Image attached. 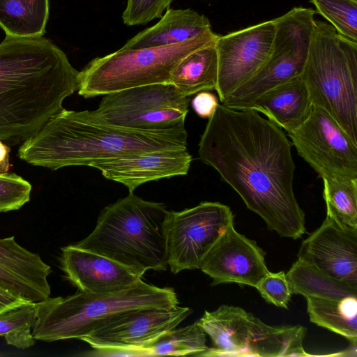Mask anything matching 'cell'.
Instances as JSON below:
<instances>
[{
    "label": "cell",
    "instance_id": "1",
    "mask_svg": "<svg viewBox=\"0 0 357 357\" xmlns=\"http://www.w3.org/2000/svg\"><path fill=\"white\" fill-rule=\"evenodd\" d=\"M291 147L282 129L259 112L219 104L198 153L268 229L296 240L305 233V218L293 190Z\"/></svg>",
    "mask_w": 357,
    "mask_h": 357
},
{
    "label": "cell",
    "instance_id": "2",
    "mask_svg": "<svg viewBox=\"0 0 357 357\" xmlns=\"http://www.w3.org/2000/svg\"><path fill=\"white\" fill-rule=\"evenodd\" d=\"M79 88V71L50 40L6 36L0 43V139L33 136Z\"/></svg>",
    "mask_w": 357,
    "mask_h": 357
},
{
    "label": "cell",
    "instance_id": "3",
    "mask_svg": "<svg viewBox=\"0 0 357 357\" xmlns=\"http://www.w3.org/2000/svg\"><path fill=\"white\" fill-rule=\"evenodd\" d=\"M185 128L146 131L107 123L90 110L63 109L18 149L26 162L52 170L169 149L187 148Z\"/></svg>",
    "mask_w": 357,
    "mask_h": 357
},
{
    "label": "cell",
    "instance_id": "4",
    "mask_svg": "<svg viewBox=\"0 0 357 357\" xmlns=\"http://www.w3.org/2000/svg\"><path fill=\"white\" fill-rule=\"evenodd\" d=\"M169 214L165 204L129 192L105 207L93 231L73 245L109 258L142 277L149 270L165 271Z\"/></svg>",
    "mask_w": 357,
    "mask_h": 357
},
{
    "label": "cell",
    "instance_id": "5",
    "mask_svg": "<svg viewBox=\"0 0 357 357\" xmlns=\"http://www.w3.org/2000/svg\"><path fill=\"white\" fill-rule=\"evenodd\" d=\"M171 287H158L139 280L132 287L111 293L78 290L66 297L50 296L36 303L35 340L53 342L80 339L119 315L145 308L172 310L178 306Z\"/></svg>",
    "mask_w": 357,
    "mask_h": 357
},
{
    "label": "cell",
    "instance_id": "6",
    "mask_svg": "<svg viewBox=\"0 0 357 357\" xmlns=\"http://www.w3.org/2000/svg\"><path fill=\"white\" fill-rule=\"evenodd\" d=\"M301 78L313 107L328 113L357 144V43L314 20Z\"/></svg>",
    "mask_w": 357,
    "mask_h": 357
},
{
    "label": "cell",
    "instance_id": "7",
    "mask_svg": "<svg viewBox=\"0 0 357 357\" xmlns=\"http://www.w3.org/2000/svg\"><path fill=\"white\" fill-rule=\"evenodd\" d=\"M211 29L184 42L137 50L121 48L91 60L79 71L78 94L85 98L133 87L169 83L172 73L188 54L216 41Z\"/></svg>",
    "mask_w": 357,
    "mask_h": 357
},
{
    "label": "cell",
    "instance_id": "8",
    "mask_svg": "<svg viewBox=\"0 0 357 357\" xmlns=\"http://www.w3.org/2000/svg\"><path fill=\"white\" fill-rule=\"evenodd\" d=\"M197 323L213 344L200 356H296L302 347L299 325L269 326L240 307L206 310Z\"/></svg>",
    "mask_w": 357,
    "mask_h": 357
},
{
    "label": "cell",
    "instance_id": "9",
    "mask_svg": "<svg viewBox=\"0 0 357 357\" xmlns=\"http://www.w3.org/2000/svg\"><path fill=\"white\" fill-rule=\"evenodd\" d=\"M315 13L312 8L295 7L275 19V33L268 60L222 104L231 109H248L264 93L301 77L308 56Z\"/></svg>",
    "mask_w": 357,
    "mask_h": 357
},
{
    "label": "cell",
    "instance_id": "10",
    "mask_svg": "<svg viewBox=\"0 0 357 357\" xmlns=\"http://www.w3.org/2000/svg\"><path fill=\"white\" fill-rule=\"evenodd\" d=\"M231 225L230 208L219 202H203L181 211H170L167 247L172 273L200 269L208 253Z\"/></svg>",
    "mask_w": 357,
    "mask_h": 357
},
{
    "label": "cell",
    "instance_id": "11",
    "mask_svg": "<svg viewBox=\"0 0 357 357\" xmlns=\"http://www.w3.org/2000/svg\"><path fill=\"white\" fill-rule=\"evenodd\" d=\"M190 98L171 83L133 87L104 95L93 114L112 125L154 131L166 128L176 109L188 112Z\"/></svg>",
    "mask_w": 357,
    "mask_h": 357
},
{
    "label": "cell",
    "instance_id": "12",
    "mask_svg": "<svg viewBox=\"0 0 357 357\" xmlns=\"http://www.w3.org/2000/svg\"><path fill=\"white\" fill-rule=\"evenodd\" d=\"M188 307L172 310L145 308L128 311L114 318L79 340L95 349L90 356H134L170 330L178 326L191 313Z\"/></svg>",
    "mask_w": 357,
    "mask_h": 357
},
{
    "label": "cell",
    "instance_id": "13",
    "mask_svg": "<svg viewBox=\"0 0 357 357\" xmlns=\"http://www.w3.org/2000/svg\"><path fill=\"white\" fill-rule=\"evenodd\" d=\"M288 136L321 178L357 177V144L324 110L313 107L308 118Z\"/></svg>",
    "mask_w": 357,
    "mask_h": 357
},
{
    "label": "cell",
    "instance_id": "14",
    "mask_svg": "<svg viewBox=\"0 0 357 357\" xmlns=\"http://www.w3.org/2000/svg\"><path fill=\"white\" fill-rule=\"evenodd\" d=\"M275 33L273 20L218 36L215 91L221 102L264 65L271 54Z\"/></svg>",
    "mask_w": 357,
    "mask_h": 357
},
{
    "label": "cell",
    "instance_id": "15",
    "mask_svg": "<svg viewBox=\"0 0 357 357\" xmlns=\"http://www.w3.org/2000/svg\"><path fill=\"white\" fill-rule=\"evenodd\" d=\"M298 260L326 275L357 286V229L326 216L301 245Z\"/></svg>",
    "mask_w": 357,
    "mask_h": 357
},
{
    "label": "cell",
    "instance_id": "16",
    "mask_svg": "<svg viewBox=\"0 0 357 357\" xmlns=\"http://www.w3.org/2000/svg\"><path fill=\"white\" fill-rule=\"evenodd\" d=\"M264 257L256 242L231 225L208 253L200 269L213 279L212 285L234 282L255 287L270 272Z\"/></svg>",
    "mask_w": 357,
    "mask_h": 357
},
{
    "label": "cell",
    "instance_id": "17",
    "mask_svg": "<svg viewBox=\"0 0 357 357\" xmlns=\"http://www.w3.org/2000/svg\"><path fill=\"white\" fill-rule=\"evenodd\" d=\"M192 160L187 148H177L97 161L90 167L133 192L145 183L188 174Z\"/></svg>",
    "mask_w": 357,
    "mask_h": 357
},
{
    "label": "cell",
    "instance_id": "18",
    "mask_svg": "<svg viewBox=\"0 0 357 357\" xmlns=\"http://www.w3.org/2000/svg\"><path fill=\"white\" fill-rule=\"evenodd\" d=\"M60 264L66 278L84 292L102 294L124 290L142 278L109 258L73 244L61 248Z\"/></svg>",
    "mask_w": 357,
    "mask_h": 357
},
{
    "label": "cell",
    "instance_id": "19",
    "mask_svg": "<svg viewBox=\"0 0 357 357\" xmlns=\"http://www.w3.org/2000/svg\"><path fill=\"white\" fill-rule=\"evenodd\" d=\"M51 267L37 253L18 244L15 236L0 238V287L27 302L50 296Z\"/></svg>",
    "mask_w": 357,
    "mask_h": 357
},
{
    "label": "cell",
    "instance_id": "20",
    "mask_svg": "<svg viewBox=\"0 0 357 357\" xmlns=\"http://www.w3.org/2000/svg\"><path fill=\"white\" fill-rule=\"evenodd\" d=\"M312 107L308 90L299 77L264 93L248 109L263 114L289 133L308 118Z\"/></svg>",
    "mask_w": 357,
    "mask_h": 357
},
{
    "label": "cell",
    "instance_id": "21",
    "mask_svg": "<svg viewBox=\"0 0 357 357\" xmlns=\"http://www.w3.org/2000/svg\"><path fill=\"white\" fill-rule=\"evenodd\" d=\"M211 29L208 19L192 9L168 8L158 23L138 33L122 48L137 50L173 45Z\"/></svg>",
    "mask_w": 357,
    "mask_h": 357
},
{
    "label": "cell",
    "instance_id": "22",
    "mask_svg": "<svg viewBox=\"0 0 357 357\" xmlns=\"http://www.w3.org/2000/svg\"><path fill=\"white\" fill-rule=\"evenodd\" d=\"M218 63L215 42L185 56L173 70L169 83L187 96L215 90Z\"/></svg>",
    "mask_w": 357,
    "mask_h": 357
},
{
    "label": "cell",
    "instance_id": "23",
    "mask_svg": "<svg viewBox=\"0 0 357 357\" xmlns=\"http://www.w3.org/2000/svg\"><path fill=\"white\" fill-rule=\"evenodd\" d=\"M49 13V0H0V26L6 36L41 37Z\"/></svg>",
    "mask_w": 357,
    "mask_h": 357
},
{
    "label": "cell",
    "instance_id": "24",
    "mask_svg": "<svg viewBox=\"0 0 357 357\" xmlns=\"http://www.w3.org/2000/svg\"><path fill=\"white\" fill-rule=\"evenodd\" d=\"M310 321L357 344V296L342 299L307 296Z\"/></svg>",
    "mask_w": 357,
    "mask_h": 357
},
{
    "label": "cell",
    "instance_id": "25",
    "mask_svg": "<svg viewBox=\"0 0 357 357\" xmlns=\"http://www.w3.org/2000/svg\"><path fill=\"white\" fill-rule=\"evenodd\" d=\"M292 294L342 299L357 296V286L333 279L309 264L296 261L286 273Z\"/></svg>",
    "mask_w": 357,
    "mask_h": 357
},
{
    "label": "cell",
    "instance_id": "26",
    "mask_svg": "<svg viewBox=\"0 0 357 357\" xmlns=\"http://www.w3.org/2000/svg\"><path fill=\"white\" fill-rule=\"evenodd\" d=\"M322 179L326 216L342 227L357 229V177L334 175Z\"/></svg>",
    "mask_w": 357,
    "mask_h": 357
},
{
    "label": "cell",
    "instance_id": "27",
    "mask_svg": "<svg viewBox=\"0 0 357 357\" xmlns=\"http://www.w3.org/2000/svg\"><path fill=\"white\" fill-rule=\"evenodd\" d=\"M206 335L197 321L184 327H176L165 333L149 347L137 351L134 356H200L208 349Z\"/></svg>",
    "mask_w": 357,
    "mask_h": 357
},
{
    "label": "cell",
    "instance_id": "28",
    "mask_svg": "<svg viewBox=\"0 0 357 357\" xmlns=\"http://www.w3.org/2000/svg\"><path fill=\"white\" fill-rule=\"evenodd\" d=\"M36 319V303L26 302L0 312V336L8 344L27 349L35 343L32 328Z\"/></svg>",
    "mask_w": 357,
    "mask_h": 357
},
{
    "label": "cell",
    "instance_id": "29",
    "mask_svg": "<svg viewBox=\"0 0 357 357\" xmlns=\"http://www.w3.org/2000/svg\"><path fill=\"white\" fill-rule=\"evenodd\" d=\"M310 2L340 35L357 43V0H310Z\"/></svg>",
    "mask_w": 357,
    "mask_h": 357
},
{
    "label": "cell",
    "instance_id": "30",
    "mask_svg": "<svg viewBox=\"0 0 357 357\" xmlns=\"http://www.w3.org/2000/svg\"><path fill=\"white\" fill-rule=\"evenodd\" d=\"M31 185L14 173L0 174V213L18 210L30 199Z\"/></svg>",
    "mask_w": 357,
    "mask_h": 357
},
{
    "label": "cell",
    "instance_id": "31",
    "mask_svg": "<svg viewBox=\"0 0 357 357\" xmlns=\"http://www.w3.org/2000/svg\"><path fill=\"white\" fill-rule=\"evenodd\" d=\"M174 0H128L122 15L127 26L146 24L161 17L163 12L169 8Z\"/></svg>",
    "mask_w": 357,
    "mask_h": 357
},
{
    "label": "cell",
    "instance_id": "32",
    "mask_svg": "<svg viewBox=\"0 0 357 357\" xmlns=\"http://www.w3.org/2000/svg\"><path fill=\"white\" fill-rule=\"evenodd\" d=\"M255 288L268 303L288 308L292 293L284 272H269L260 280Z\"/></svg>",
    "mask_w": 357,
    "mask_h": 357
},
{
    "label": "cell",
    "instance_id": "33",
    "mask_svg": "<svg viewBox=\"0 0 357 357\" xmlns=\"http://www.w3.org/2000/svg\"><path fill=\"white\" fill-rule=\"evenodd\" d=\"M191 105L199 116L209 119L215 112L219 103L217 97L213 93L203 91L196 93Z\"/></svg>",
    "mask_w": 357,
    "mask_h": 357
},
{
    "label": "cell",
    "instance_id": "34",
    "mask_svg": "<svg viewBox=\"0 0 357 357\" xmlns=\"http://www.w3.org/2000/svg\"><path fill=\"white\" fill-rule=\"evenodd\" d=\"M26 302L0 287V312Z\"/></svg>",
    "mask_w": 357,
    "mask_h": 357
},
{
    "label": "cell",
    "instance_id": "35",
    "mask_svg": "<svg viewBox=\"0 0 357 357\" xmlns=\"http://www.w3.org/2000/svg\"><path fill=\"white\" fill-rule=\"evenodd\" d=\"M10 149L0 139V174L7 173L10 168L9 153Z\"/></svg>",
    "mask_w": 357,
    "mask_h": 357
}]
</instances>
